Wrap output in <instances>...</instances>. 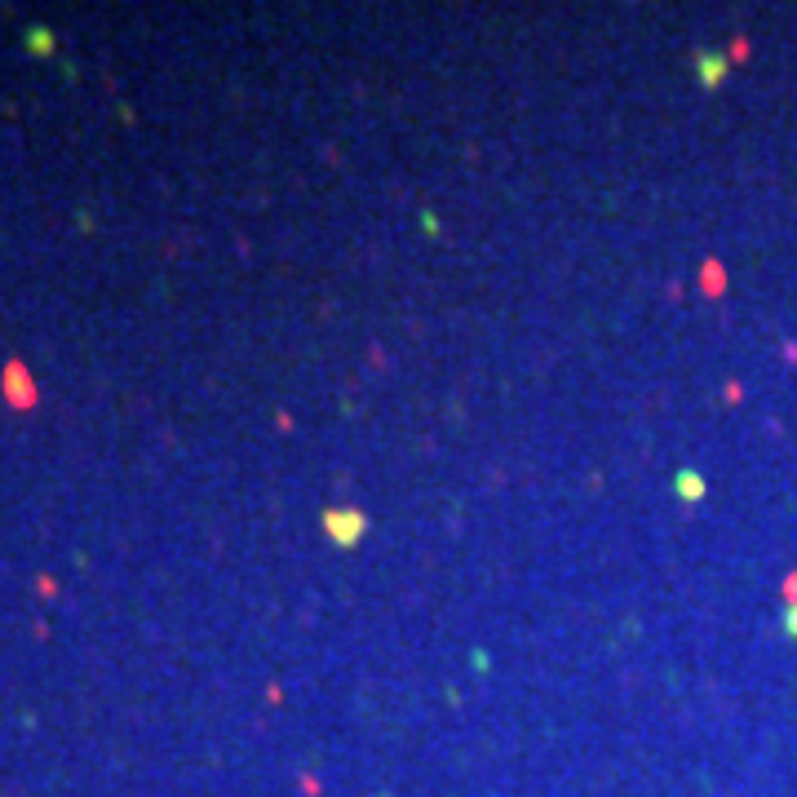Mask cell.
<instances>
[{"mask_svg":"<svg viewBox=\"0 0 797 797\" xmlns=\"http://www.w3.org/2000/svg\"><path fill=\"white\" fill-rule=\"evenodd\" d=\"M324 532H329L342 549H351V545L369 532V518H364V510H324Z\"/></svg>","mask_w":797,"mask_h":797,"instance_id":"1","label":"cell"},{"mask_svg":"<svg viewBox=\"0 0 797 797\" xmlns=\"http://www.w3.org/2000/svg\"><path fill=\"white\" fill-rule=\"evenodd\" d=\"M674 492H678L683 501H700V496H705V478H700L696 470H678V474H674Z\"/></svg>","mask_w":797,"mask_h":797,"instance_id":"3","label":"cell"},{"mask_svg":"<svg viewBox=\"0 0 797 797\" xmlns=\"http://www.w3.org/2000/svg\"><path fill=\"white\" fill-rule=\"evenodd\" d=\"M780 625H785V634H789V638H794V643H797V603H794V607H785V616H780Z\"/></svg>","mask_w":797,"mask_h":797,"instance_id":"4","label":"cell"},{"mask_svg":"<svg viewBox=\"0 0 797 797\" xmlns=\"http://www.w3.org/2000/svg\"><path fill=\"white\" fill-rule=\"evenodd\" d=\"M696 75H700V89H718V84L727 80V53L700 49V53H696Z\"/></svg>","mask_w":797,"mask_h":797,"instance_id":"2","label":"cell"}]
</instances>
